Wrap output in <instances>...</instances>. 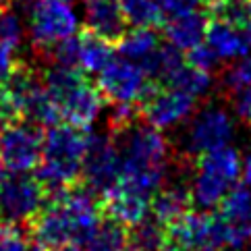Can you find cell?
Wrapping results in <instances>:
<instances>
[{"instance_id":"cell-1","label":"cell","mask_w":251,"mask_h":251,"mask_svg":"<svg viewBox=\"0 0 251 251\" xmlns=\"http://www.w3.org/2000/svg\"><path fill=\"white\" fill-rule=\"evenodd\" d=\"M110 135L121 151V181L116 187L151 200L168 178V139L160 129L139 119Z\"/></svg>"},{"instance_id":"cell-2","label":"cell","mask_w":251,"mask_h":251,"mask_svg":"<svg viewBox=\"0 0 251 251\" xmlns=\"http://www.w3.org/2000/svg\"><path fill=\"white\" fill-rule=\"evenodd\" d=\"M89 135L85 129H79L75 125H52L46 129L42 139V160L35 166L40 181L46 193V203L77 183L81 178V164L87 151Z\"/></svg>"},{"instance_id":"cell-3","label":"cell","mask_w":251,"mask_h":251,"mask_svg":"<svg viewBox=\"0 0 251 251\" xmlns=\"http://www.w3.org/2000/svg\"><path fill=\"white\" fill-rule=\"evenodd\" d=\"M243 158L235 148H218L195 158V175L189 187L191 203L203 212L218 208L224 195L241 176Z\"/></svg>"},{"instance_id":"cell-4","label":"cell","mask_w":251,"mask_h":251,"mask_svg":"<svg viewBox=\"0 0 251 251\" xmlns=\"http://www.w3.org/2000/svg\"><path fill=\"white\" fill-rule=\"evenodd\" d=\"M25 13V25L35 54L75 35L79 29V17L71 0H29Z\"/></svg>"},{"instance_id":"cell-5","label":"cell","mask_w":251,"mask_h":251,"mask_svg":"<svg viewBox=\"0 0 251 251\" xmlns=\"http://www.w3.org/2000/svg\"><path fill=\"white\" fill-rule=\"evenodd\" d=\"M156 85L150 81L139 62L125 56H114L100 73H98V89L104 100L110 104H133L139 106L150 87Z\"/></svg>"},{"instance_id":"cell-6","label":"cell","mask_w":251,"mask_h":251,"mask_svg":"<svg viewBox=\"0 0 251 251\" xmlns=\"http://www.w3.org/2000/svg\"><path fill=\"white\" fill-rule=\"evenodd\" d=\"M44 205L46 193L38 178L27 173H11L0 183V220L11 224H27Z\"/></svg>"},{"instance_id":"cell-7","label":"cell","mask_w":251,"mask_h":251,"mask_svg":"<svg viewBox=\"0 0 251 251\" xmlns=\"http://www.w3.org/2000/svg\"><path fill=\"white\" fill-rule=\"evenodd\" d=\"M42 129L27 121L8 123L0 133V162L8 173H29L42 160Z\"/></svg>"},{"instance_id":"cell-8","label":"cell","mask_w":251,"mask_h":251,"mask_svg":"<svg viewBox=\"0 0 251 251\" xmlns=\"http://www.w3.org/2000/svg\"><path fill=\"white\" fill-rule=\"evenodd\" d=\"M83 185L98 195L108 193L121 181V151L112 135H89L81 164Z\"/></svg>"},{"instance_id":"cell-9","label":"cell","mask_w":251,"mask_h":251,"mask_svg":"<svg viewBox=\"0 0 251 251\" xmlns=\"http://www.w3.org/2000/svg\"><path fill=\"white\" fill-rule=\"evenodd\" d=\"M197 100L189 94L168 85H151L150 92L139 102V114L151 127L160 131L175 129L187 119H191Z\"/></svg>"},{"instance_id":"cell-10","label":"cell","mask_w":251,"mask_h":251,"mask_svg":"<svg viewBox=\"0 0 251 251\" xmlns=\"http://www.w3.org/2000/svg\"><path fill=\"white\" fill-rule=\"evenodd\" d=\"M232 131H235V125L226 110L220 106H205L193 116L187 127L185 156L200 158L201 154L228 146Z\"/></svg>"},{"instance_id":"cell-11","label":"cell","mask_w":251,"mask_h":251,"mask_svg":"<svg viewBox=\"0 0 251 251\" xmlns=\"http://www.w3.org/2000/svg\"><path fill=\"white\" fill-rule=\"evenodd\" d=\"M52 100L56 104L60 119L79 129H87L89 125H94L104 108V96L100 89L87 83L83 75H77L73 81L58 89Z\"/></svg>"},{"instance_id":"cell-12","label":"cell","mask_w":251,"mask_h":251,"mask_svg":"<svg viewBox=\"0 0 251 251\" xmlns=\"http://www.w3.org/2000/svg\"><path fill=\"white\" fill-rule=\"evenodd\" d=\"M218 216L226 226V247L241 249L251 241V189L235 185L220 201Z\"/></svg>"},{"instance_id":"cell-13","label":"cell","mask_w":251,"mask_h":251,"mask_svg":"<svg viewBox=\"0 0 251 251\" xmlns=\"http://www.w3.org/2000/svg\"><path fill=\"white\" fill-rule=\"evenodd\" d=\"M212 214L187 212L164 226L162 251H195L212 247Z\"/></svg>"},{"instance_id":"cell-14","label":"cell","mask_w":251,"mask_h":251,"mask_svg":"<svg viewBox=\"0 0 251 251\" xmlns=\"http://www.w3.org/2000/svg\"><path fill=\"white\" fill-rule=\"evenodd\" d=\"M31 232L38 243L54 249L62 243H75V224L62 201H48L31 220Z\"/></svg>"},{"instance_id":"cell-15","label":"cell","mask_w":251,"mask_h":251,"mask_svg":"<svg viewBox=\"0 0 251 251\" xmlns=\"http://www.w3.org/2000/svg\"><path fill=\"white\" fill-rule=\"evenodd\" d=\"M85 29L112 44L119 42L127 31L119 0H85L83 2Z\"/></svg>"},{"instance_id":"cell-16","label":"cell","mask_w":251,"mask_h":251,"mask_svg":"<svg viewBox=\"0 0 251 251\" xmlns=\"http://www.w3.org/2000/svg\"><path fill=\"white\" fill-rule=\"evenodd\" d=\"M208 46L216 52L220 60L241 58L249 54L251 50V35L245 27H237L232 23H226L222 19H214L208 23L205 40Z\"/></svg>"},{"instance_id":"cell-17","label":"cell","mask_w":251,"mask_h":251,"mask_svg":"<svg viewBox=\"0 0 251 251\" xmlns=\"http://www.w3.org/2000/svg\"><path fill=\"white\" fill-rule=\"evenodd\" d=\"M100 201H102V216L112 222H119L127 228L135 226L150 212V200L129 193L121 189V187H114L108 193H104Z\"/></svg>"},{"instance_id":"cell-18","label":"cell","mask_w":251,"mask_h":251,"mask_svg":"<svg viewBox=\"0 0 251 251\" xmlns=\"http://www.w3.org/2000/svg\"><path fill=\"white\" fill-rule=\"evenodd\" d=\"M208 23H210L208 13L195 8L191 13L166 19L164 35H166L168 44H173L175 48H178L181 52H189L191 48L200 46V44L205 40Z\"/></svg>"},{"instance_id":"cell-19","label":"cell","mask_w":251,"mask_h":251,"mask_svg":"<svg viewBox=\"0 0 251 251\" xmlns=\"http://www.w3.org/2000/svg\"><path fill=\"white\" fill-rule=\"evenodd\" d=\"M191 193L183 185H168L158 189L150 200V212L164 226L191 210Z\"/></svg>"},{"instance_id":"cell-20","label":"cell","mask_w":251,"mask_h":251,"mask_svg":"<svg viewBox=\"0 0 251 251\" xmlns=\"http://www.w3.org/2000/svg\"><path fill=\"white\" fill-rule=\"evenodd\" d=\"M185 56L183 52L175 48L173 44H160V46L151 52L148 58H143L139 65L146 71V75L150 81H154L158 85H168V81L173 79L178 71L185 67Z\"/></svg>"},{"instance_id":"cell-21","label":"cell","mask_w":251,"mask_h":251,"mask_svg":"<svg viewBox=\"0 0 251 251\" xmlns=\"http://www.w3.org/2000/svg\"><path fill=\"white\" fill-rule=\"evenodd\" d=\"M112 42L100 38L92 31L79 35V71L89 75H98L114 58Z\"/></svg>"},{"instance_id":"cell-22","label":"cell","mask_w":251,"mask_h":251,"mask_svg":"<svg viewBox=\"0 0 251 251\" xmlns=\"http://www.w3.org/2000/svg\"><path fill=\"white\" fill-rule=\"evenodd\" d=\"M158 46H160V35L154 27H133L131 31H125L123 38L116 42V52H119V56L141 62Z\"/></svg>"},{"instance_id":"cell-23","label":"cell","mask_w":251,"mask_h":251,"mask_svg":"<svg viewBox=\"0 0 251 251\" xmlns=\"http://www.w3.org/2000/svg\"><path fill=\"white\" fill-rule=\"evenodd\" d=\"M85 251H129V230L119 222L102 220L96 232L85 241Z\"/></svg>"},{"instance_id":"cell-24","label":"cell","mask_w":251,"mask_h":251,"mask_svg":"<svg viewBox=\"0 0 251 251\" xmlns=\"http://www.w3.org/2000/svg\"><path fill=\"white\" fill-rule=\"evenodd\" d=\"M129 230V251H162L164 249V224L154 216H146Z\"/></svg>"},{"instance_id":"cell-25","label":"cell","mask_w":251,"mask_h":251,"mask_svg":"<svg viewBox=\"0 0 251 251\" xmlns=\"http://www.w3.org/2000/svg\"><path fill=\"white\" fill-rule=\"evenodd\" d=\"M212 85H214V81H212V75L208 73V71L195 69V67L189 65V62H185V67L168 81V87L181 89V92L189 94L191 98H195V100L208 96Z\"/></svg>"},{"instance_id":"cell-26","label":"cell","mask_w":251,"mask_h":251,"mask_svg":"<svg viewBox=\"0 0 251 251\" xmlns=\"http://www.w3.org/2000/svg\"><path fill=\"white\" fill-rule=\"evenodd\" d=\"M119 4L131 27H156L162 23V13L156 0H119Z\"/></svg>"},{"instance_id":"cell-27","label":"cell","mask_w":251,"mask_h":251,"mask_svg":"<svg viewBox=\"0 0 251 251\" xmlns=\"http://www.w3.org/2000/svg\"><path fill=\"white\" fill-rule=\"evenodd\" d=\"M25 35H27V25L21 13L11 4H2L0 6V42L17 50L23 46Z\"/></svg>"},{"instance_id":"cell-28","label":"cell","mask_w":251,"mask_h":251,"mask_svg":"<svg viewBox=\"0 0 251 251\" xmlns=\"http://www.w3.org/2000/svg\"><path fill=\"white\" fill-rule=\"evenodd\" d=\"M222 87L226 94L239 89H251V56L245 54L222 73Z\"/></svg>"},{"instance_id":"cell-29","label":"cell","mask_w":251,"mask_h":251,"mask_svg":"<svg viewBox=\"0 0 251 251\" xmlns=\"http://www.w3.org/2000/svg\"><path fill=\"white\" fill-rule=\"evenodd\" d=\"M187 62L195 69H201V71L212 73V71H216L220 67L222 60L216 56V52H214L208 44L201 42L200 46H195V48H191L189 52H187Z\"/></svg>"},{"instance_id":"cell-30","label":"cell","mask_w":251,"mask_h":251,"mask_svg":"<svg viewBox=\"0 0 251 251\" xmlns=\"http://www.w3.org/2000/svg\"><path fill=\"white\" fill-rule=\"evenodd\" d=\"M156 2H158L160 13H162V17H166V19L191 13L195 8H200V4H201L200 0H156Z\"/></svg>"},{"instance_id":"cell-31","label":"cell","mask_w":251,"mask_h":251,"mask_svg":"<svg viewBox=\"0 0 251 251\" xmlns=\"http://www.w3.org/2000/svg\"><path fill=\"white\" fill-rule=\"evenodd\" d=\"M232 110L243 123L251 125V89H239V92L228 94Z\"/></svg>"},{"instance_id":"cell-32","label":"cell","mask_w":251,"mask_h":251,"mask_svg":"<svg viewBox=\"0 0 251 251\" xmlns=\"http://www.w3.org/2000/svg\"><path fill=\"white\" fill-rule=\"evenodd\" d=\"M15 50L11 46H6L4 42H0V85H4L8 75L15 69Z\"/></svg>"},{"instance_id":"cell-33","label":"cell","mask_w":251,"mask_h":251,"mask_svg":"<svg viewBox=\"0 0 251 251\" xmlns=\"http://www.w3.org/2000/svg\"><path fill=\"white\" fill-rule=\"evenodd\" d=\"M241 175H243V183L251 189V154L243 160V166H241Z\"/></svg>"},{"instance_id":"cell-34","label":"cell","mask_w":251,"mask_h":251,"mask_svg":"<svg viewBox=\"0 0 251 251\" xmlns=\"http://www.w3.org/2000/svg\"><path fill=\"white\" fill-rule=\"evenodd\" d=\"M50 251H83V249H81L79 243H73V241H71V243H62V245L50 249Z\"/></svg>"},{"instance_id":"cell-35","label":"cell","mask_w":251,"mask_h":251,"mask_svg":"<svg viewBox=\"0 0 251 251\" xmlns=\"http://www.w3.org/2000/svg\"><path fill=\"white\" fill-rule=\"evenodd\" d=\"M27 251H50V247H46V245H42V243H27Z\"/></svg>"},{"instance_id":"cell-36","label":"cell","mask_w":251,"mask_h":251,"mask_svg":"<svg viewBox=\"0 0 251 251\" xmlns=\"http://www.w3.org/2000/svg\"><path fill=\"white\" fill-rule=\"evenodd\" d=\"M247 31L251 35V0H247Z\"/></svg>"},{"instance_id":"cell-37","label":"cell","mask_w":251,"mask_h":251,"mask_svg":"<svg viewBox=\"0 0 251 251\" xmlns=\"http://www.w3.org/2000/svg\"><path fill=\"white\" fill-rule=\"evenodd\" d=\"M200 2H201V4H205V6H208V11H210V8H212L214 4H218L220 0H200Z\"/></svg>"},{"instance_id":"cell-38","label":"cell","mask_w":251,"mask_h":251,"mask_svg":"<svg viewBox=\"0 0 251 251\" xmlns=\"http://www.w3.org/2000/svg\"><path fill=\"white\" fill-rule=\"evenodd\" d=\"M6 176V168L2 166V162H0V183H2V178Z\"/></svg>"},{"instance_id":"cell-39","label":"cell","mask_w":251,"mask_h":251,"mask_svg":"<svg viewBox=\"0 0 251 251\" xmlns=\"http://www.w3.org/2000/svg\"><path fill=\"white\" fill-rule=\"evenodd\" d=\"M195 251H216L214 247H200V249H195Z\"/></svg>"},{"instance_id":"cell-40","label":"cell","mask_w":251,"mask_h":251,"mask_svg":"<svg viewBox=\"0 0 251 251\" xmlns=\"http://www.w3.org/2000/svg\"><path fill=\"white\" fill-rule=\"evenodd\" d=\"M2 127H4V125H2V123H0V133H2Z\"/></svg>"}]
</instances>
